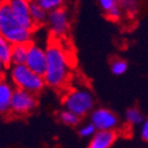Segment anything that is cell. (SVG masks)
<instances>
[{
    "label": "cell",
    "mask_w": 148,
    "mask_h": 148,
    "mask_svg": "<svg viewBox=\"0 0 148 148\" xmlns=\"http://www.w3.org/2000/svg\"><path fill=\"white\" fill-rule=\"evenodd\" d=\"M59 119L62 123L69 126H75L78 125L80 122V117L74 113V112L69 111V110H63L59 114Z\"/></svg>",
    "instance_id": "cell-17"
},
{
    "label": "cell",
    "mask_w": 148,
    "mask_h": 148,
    "mask_svg": "<svg viewBox=\"0 0 148 148\" xmlns=\"http://www.w3.org/2000/svg\"><path fill=\"white\" fill-rule=\"evenodd\" d=\"M0 10H1V2H0Z\"/></svg>",
    "instance_id": "cell-24"
},
{
    "label": "cell",
    "mask_w": 148,
    "mask_h": 148,
    "mask_svg": "<svg viewBox=\"0 0 148 148\" xmlns=\"http://www.w3.org/2000/svg\"><path fill=\"white\" fill-rule=\"evenodd\" d=\"M5 69H6V65L0 60V81L3 80V77H4V74H5Z\"/></svg>",
    "instance_id": "cell-23"
},
{
    "label": "cell",
    "mask_w": 148,
    "mask_h": 148,
    "mask_svg": "<svg viewBox=\"0 0 148 148\" xmlns=\"http://www.w3.org/2000/svg\"><path fill=\"white\" fill-rule=\"evenodd\" d=\"M28 54V45H14L12 49V65L25 64Z\"/></svg>",
    "instance_id": "cell-14"
},
{
    "label": "cell",
    "mask_w": 148,
    "mask_h": 148,
    "mask_svg": "<svg viewBox=\"0 0 148 148\" xmlns=\"http://www.w3.org/2000/svg\"><path fill=\"white\" fill-rule=\"evenodd\" d=\"M47 67L44 80L47 86L53 89H63L71 78V61L65 50L57 42H52L46 49Z\"/></svg>",
    "instance_id": "cell-1"
},
{
    "label": "cell",
    "mask_w": 148,
    "mask_h": 148,
    "mask_svg": "<svg viewBox=\"0 0 148 148\" xmlns=\"http://www.w3.org/2000/svg\"><path fill=\"white\" fill-rule=\"evenodd\" d=\"M40 8H42L48 12H53V10L63 8L66 0H33Z\"/></svg>",
    "instance_id": "cell-16"
},
{
    "label": "cell",
    "mask_w": 148,
    "mask_h": 148,
    "mask_svg": "<svg viewBox=\"0 0 148 148\" xmlns=\"http://www.w3.org/2000/svg\"><path fill=\"white\" fill-rule=\"evenodd\" d=\"M49 12L40 8L35 1L30 0V16L35 27H40L47 24Z\"/></svg>",
    "instance_id": "cell-12"
},
{
    "label": "cell",
    "mask_w": 148,
    "mask_h": 148,
    "mask_svg": "<svg viewBox=\"0 0 148 148\" xmlns=\"http://www.w3.org/2000/svg\"><path fill=\"white\" fill-rule=\"evenodd\" d=\"M12 85L18 89H23L31 93H40L46 86L44 77L37 75L26 64L12 65L10 71Z\"/></svg>",
    "instance_id": "cell-3"
},
{
    "label": "cell",
    "mask_w": 148,
    "mask_h": 148,
    "mask_svg": "<svg viewBox=\"0 0 148 148\" xmlns=\"http://www.w3.org/2000/svg\"><path fill=\"white\" fill-rule=\"evenodd\" d=\"M90 122L97 132L114 131V128L118 124V118L108 109L99 108L90 113Z\"/></svg>",
    "instance_id": "cell-8"
},
{
    "label": "cell",
    "mask_w": 148,
    "mask_h": 148,
    "mask_svg": "<svg viewBox=\"0 0 148 148\" xmlns=\"http://www.w3.org/2000/svg\"><path fill=\"white\" fill-rule=\"evenodd\" d=\"M25 64L37 75L44 76L47 67V52L46 49L36 44L28 45V54Z\"/></svg>",
    "instance_id": "cell-7"
},
{
    "label": "cell",
    "mask_w": 148,
    "mask_h": 148,
    "mask_svg": "<svg viewBox=\"0 0 148 148\" xmlns=\"http://www.w3.org/2000/svg\"><path fill=\"white\" fill-rule=\"evenodd\" d=\"M127 71V63L122 59H114L111 63V72L115 76H121Z\"/></svg>",
    "instance_id": "cell-19"
},
{
    "label": "cell",
    "mask_w": 148,
    "mask_h": 148,
    "mask_svg": "<svg viewBox=\"0 0 148 148\" xmlns=\"http://www.w3.org/2000/svg\"><path fill=\"white\" fill-rule=\"evenodd\" d=\"M15 88L8 82L0 81V114H8L10 112L12 94Z\"/></svg>",
    "instance_id": "cell-11"
},
{
    "label": "cell",
    "mask_w": 148,
    "mask_h": 148,
    "mask_svg": "<svg viewBox=\"0 0 148 148\" xmlns=\"http://www.w3.org/2000/svg\"><path fill=\"white\" fill-rule=\"evenodd\" d=\"M141 137L144 141L148 142V119L143 121L142 123V128H141Z\"/></svg>",
    "instance_id": "cell-21"
},
{
    "label": "cell",
    "mask_w": 148,
    "mask_h": 148,
    "mask_svg": "<svg viewBox=\"0 0 148 148\" xmlns=\"http://www.w3.org/2000/svg\"><path fill=\"white\" fill-rule=\"evenodd\" d=\"M8 3L20 24L27 30L33 32L35 26L30 16V0H8Z\"/></svg>",
    "instance_id": "cell-9"
},
{
    "label": "cell",
    "mask_w": 148,
    "mask_h": 148,
    "mask_svg": "<svg viewBox=\"0 0 148 148\" xmlns=\"http://www.w3.org/2000/svg\"><path fill=\"white\" fill-rule=\"evenodd\" d=\"M119 3H122V4L125 6L128 10H134L136 8V4H135V0H118Z\"/></svg>",
    "instance_id": "cell-22"
},
{
    "label": "cell",
    "mask_w": 148,
    "mask_h": 148,
    "mask_svg": "<svg viewBox=\"0 0 148 148\" xmlns=\"http://www.w3.org/2000/svg\"><path fill=\"white\" fill-rule=\"evenodd\" d=\"M116 140V134L114 131L96 132L91 138L87 148H110Z\"/></svg>",
    "instance_id": "cell-10"
},
{
    "label": "cell",
    "mask_w": 148,
    "mask_h": 148,
    "mask_svg": "<svg viewBox=\"0 0 148 148\" xmlns=\"http://www.w3.org/2000/svg\"><path fill=\"white\" fill-rule=\"evenodd\" d=\"M48 28L54 38H62L67 34L69 29V16L65 8L50 12L47 21Z\"/></svg>",
    "instance_id": "cell-6"
},
{
    "label": "cell",
    "mask_w": 148,
    "mask_h": 148,
    "mask_svg": "<svg viewBox=\"0 0 148 148\" xmlns=\"http://www.w3.org/2000/svg\"><path fill=\"white\" fill-rule=\"evenodd\" d=\"M12 45L0 35V60L6 66L12 64Z\"/></svg>",
    "instance_id": "cell-15"
},
{
    "label": "cell",
    "mask_w": 148,
    "mask_h": 148,
    "mask_svg": "<svg viewBox=\"0 0 148 148\" xmlns=\"http://www.w3.org/2000/svg\"><path fill=\"white\" fill-rule=\"evenodd\" d=\"M125 119L127 121V123L131 125H139V124L143 123V115L136 108H131L128 109L125 112Z\"/></svg>",
    "instance_id": "cell-18"
},
{
    "label": "cell",
    "mask_w": 148,
    "mask_h": 148,
    "mask_svg": "<svg viewBox=\"0 0 148 148\" xmlns=\"http://www.w3.org/2000/svg\"><path fill=\"white\" fill-rule=\"evenodd\" d=\"M99 6L109 18L117 20L120 18L121 10L119 8L118 0H99Z\"/></svg>",
    "instance_id": "cell-13"
},
{
    "label": "cell",
    "mask_w": 148,
    "mask_h": 148,
    "mask_svg": "<svg viewBox=\"0 0 148 148\" xmlns=\"http://www.w3.org/2000/svg\"><path fill=\"white\" fill-rule=\"evenodd\" d=\"M96 128L94 127V125L91 122H88V123H85L83 125L80 126L79 128V135L83 138H90V137H93L96 133Z\"/></svg>",
    "instance_id": "cell-20"
},
{
    "label": "cell",
    "mask_w": 148,
    "mask_h": 148,
    "mask_svg": "<svg viewBox=\"0 0 148 148\" xmlns=\"http://www.w3.org/2000/svg\"><path fill=\"white\" fill-rule=\"evenodd\" d=\"M0 35H2L12 46L20 44L29 45L31 42L32 31H29L23 27L20 22L16 19L8 1L1 2Z\"/></svg>",
    "instance_id": "cell-2"
},
{
    "label": "cell",
    "mask_w": 148,
    "mask_h": 148,
    "mask_svg": "<svg viewBox=\"0 0 148 148\" xmlns=\"http://www.w3.org/2000/svg\"><path fill=\"white\" fill-rule=\"evenodd\" d=\"M63 105L66 110L74 112L81 118L93 111V94L89 89L84 87L71 89L64 95Z\"/></svg>",
    "instance_id": "cell-4"
},
{
    "label": "cell",
    "mask_w": 148,
    "mask_h": 148,
    "mask_svg": "<svg viewBox=\"0 0 148 148\" xmlns=\"http://www.w3.org/2000/svg\"><path fill=\"white\" fill-rule=\"evenodd\" d=\"M36 105L37 99L34 93L15 88L10 104V112L16 115H25L33 111Z\"/></svg>",
    "instance_id": "cell-5"
}]
</instances>
